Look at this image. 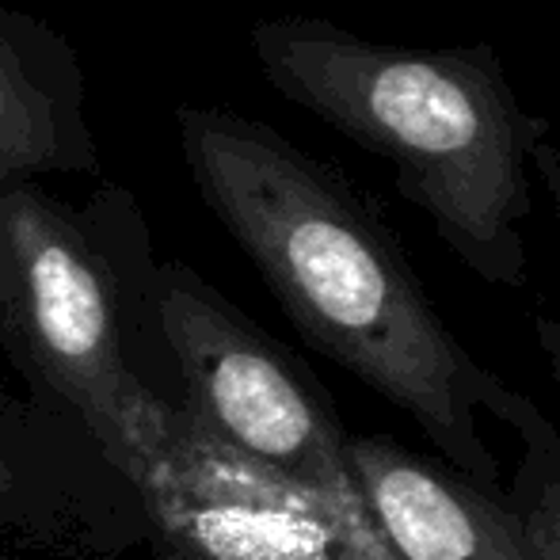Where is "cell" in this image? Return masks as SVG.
<instances>
[{"instance_id": "8992f818", "label": "cell", "mask_w": 560, "mask_h": 560, "mask_svg": "<svg viewBox=\"0 0 560 560\" xmlns=\"http://www.w3.org/2000/svg\"><path fill=\"white\" fill-rule=\"evenodd\" d=\"M43 546L122 553L149 534L133 488L61 408L0 389V530Z\"/></svg>"}, {"instance_id": "ba28073f", "label": "cell", "mask_w": 560, "mask_h": 560, "mask_svg": "<svg viewBox=\"0 0 560 560\" xmlns=\"http://www.w3.org/2000/svg\"><path fill=\"white\" fill-rule=\"evenodd\" d=\"M89 81L50 23L0 8V191L100 172Z\"/></svg>"}, {"instance_id": "277c9868", "label": "cell", "mask_w": 560, "mask_h": 560, "mask_svg": "<svg viewBox=\"0 0 560 560\" xmlns=\"http://www.w3.org/2000/svg\"><path fill=\"white\" fill-rule=\"evenodd\" d=\"M156 325L184 416L210 443L282 485L362 508L328 393L191 264L161 259Z\"/></svg>"}, {"instance_id": "6da1fadb", "label": "cell", "mask_w": 560, "mask_h": 560, "mask_svg": "<svg viewBox=\"0 0 560 560\" xmlns=\"http://www.w3.org/2000/svg\"><path fill=\"white\" fill-rule=\"evenodd\" d=\"M176 138L210 214L317 351L420 423L457 477L495 485L477 408L518 431L526 400L465 354L377 202L339 164L225 104H179Z\"/></svg>"}, {"instance_id": "9c48e42d", "label": "cell", "mask_w": 560, "mask_h": 560, "mask_svg": "<svg viewBox=\"0 0 560 560\" xmlns=\"http://www.w3.org/2000/svg\"><path fill=\"white\" fill-rule=\"evenodd\" d=\"M523 534V560H560V477L534 480L530 495L515 508Z\"/></svg>"}, {"instance_id": "7a4b0ae2", "label": "cell", "mask_w": 560, "mask_h": 560, "mask_svg": "<svg viewBox=\"0 0 560 560\" xmlns=\"http://www.w3.org/2000/svg\"><path fill=\"white\" fill-rule=\"evenodd\" d=\"M267 84L397 172V191L492 287H523L530 164L553 191L549 118L523 107L495 46H397L320 15H267L248 31Z\"/></svg>"}, {"instance_id": "5b68a950", "label": "cell", "mask_w": 560, "mask_h": 560, "mask_svg": "<svg viewBox=\"0 0 560 560\" xmlns=\"http://www.w3.org/2000/svg\"><path fill=\"white\" fill-rule=\"evenodd\" d=\"M133 495L179 560H397L362 508L302 492L214 446L184 412Z\"/></svg>"}, {"instance_id": "3957f363", "label": "cell", "mask_w": 560, "mask_h": 560, "mask_svg": "<svg viewBox=\"0 0 560 560\" xmlns=\"http://www.w3.org/2000/svg\"><path fill=\"white\" fill-rule=\"evenodd\" d=\"M156 271L130 187L100 184L84 202L43 184L0 191V347L130 488L184 412Z\"/></svg>"}, {"instance_id": "8fae6325", "label": "cell", "mask_w": 560, "mask_h": 560, "mask_svg": "<svg viewBox=\"0 0 560 560\" xmlns=\"http://www.w3.org/2000/svg\"><path fill=\"white\" fill-rule=\"evenodd\" d=\"M0 560H8V549L4 546H0Z\"/></svg>"}, {"instance_id": "30bf717a", "label": "cell", "mask_w": 560, "mask_h": 560, "mask_svg": "<svg viewBox=\"0 0 560 560\" xmlns=\"http://www.w3.org/2000/svg\"><path fill=\"white\" fill-rule=\"evenodd\" d=\"M553 202H557V218H560V187L553 191ZM541 336H546V347L549 354H553V366H557V385H560V320L553 325V320H541Z\"/></svg>"}, {"instance_id": "52a82bcc", "label": "cell", "mask_w": 560, "mask_h": 560, "mask_svg": "<svg viewBox=\"0 0 560 560\" xmlns=\"http://www.w3.org/2000/svg\"><path fill=\"white\" fill-rule=\"evenodd\" d=\"M354 495L397 560H523L518 515L492 488L374 435H347Z\"/></svg>"}]
</instances>
